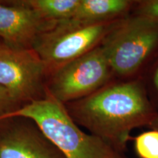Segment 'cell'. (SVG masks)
<instances>
[{"instance_id":"cell-1","label":"cell","mask_w":158,"mask_h":158,"mask_svg":"<svg viewBox=\"0 0 158 158\" xmlns=\"http://www.w3.org/2000/svg\"><path fill=\"white\" fill-rule=\"evenodd\" d=\"M64 106L78 126L125 152L132 130L149 127L157 114L141 78L114 80Z\"/></svg>"},{"instance_id":"cell-2","label":"cell","mask_w":158,"mask_h":158,"mask_svg":"<svg viewBox=\"0 0 158 158\" xmlns=\"http://www.w3.org/2000/svg\"><path fill=\"white\" fill-rule=\"evenodd\" d=\"M13 117L34 122L65 158H129L125 151L81 129L64 105L47 92L43 98L23 105L2 120Z\"/></svg>"},{"instance_id":"cell-3","label":"cell","mask_w":158,"mask_h":158,"mask_svg":"<svg viewBox=\"0 0 158 158\" xmlns=\"http://www.w3.org/2000/svg\"><path fill=\"white\" fill-rule=\"evenodd\" d=\"M100 45L115 80L141 78L158 54V22L131 13L118 21Z\"/></svg>"},{"instance_id":"cell-4","label":"cell","mask_w":158,"mask_h":158,"mask_svg":"<svg viewBox=\"0 0 158 158\" xmlns=\"http://www.w3.org/2000/svg\"><path fill=\"white\" fill-rule=\"evenodd\" d=\"M121 19L88 25L78 24L69 19L59 21L53 29L38 35L31 48L45 63L49 76L100 45Z\"/></svg>"},{"instance_id":"cell-5","label":"cell","mask_w":158,"mask_h":158,"mask_svg":"<svg viewBox=\"0 0 158 158\" xmlns=\"http://www.w3.org/2000/svg\"><path fill=\"white\" fill-rule=\"evenodd\" d=\"M115 80L101 45L49 74L46 92L64 105L81 100Z\"/></svg>"},{"instance_id":"cell-6","label":"cell","mask_w":158,"mask_h":158,"mask_svg":"<svg viewBox=\"0 0 158 158\" xmlns=\"http://www.w3.org/2000/svg\"><path fill=\"white\" fill-rule=\"evenodd\" d=\"M48 69L32 48L10 50L0 55V87L21 104L46 95Z\"/></svg>"},{"instance_id":"cell-7","label":"cell","mask_w":158,"mask_h":158,"mask_svg":"<svg viewBox=\"0 0 158 158\" xmlns=\"http://www.w3.org/2000/svg\"><path fill=\"white\" fill-rule=\"evenodd\" d=\"M0 158H65L31 119L0 121Z\"/></svg>"},{"instance_id":"cell-8","label":"cell","mask_w":158,"mask_h":158,"mask_svg":"<svg viewBox=\"0 0 158 158\" xmlns=\"http://www.w3.org/2000/svg\"><path fill=\"white\" fill-rule=\"evenodd\" d=\"M56 23L14 0L0 1V39L12 50L31 48L35 38Z\"/></svg>"},{"instance_id":"cell-9","label":"cell","mask_w":158,"mask_h":158,"mask_svg":"<svg viewBox=\"0 0 158 158\" xmlns=\"http://www.w3.org/2000/svg\"><path fill=\"white\" fill-rule=\"evenodd\" d=\"M134 0H80L70 21L88 25L121 19L131 14Z\"/></svg>"},{"instance_id":"cell-10","label":"cell","mask_w":158,"mask_h":158,"mask_svg":"<svg viewBox=\"0 0 158 158\" xmlns=\"http://www.w3.org/2000/svg\"><path fill=\"white\" fill-rule=\"evenodd\" d=\"M19 5L35 11L44 19L58 23L70 19L80 0H14Z\"/></svg>"},{"instance_id":"cell-11","label":"cell","mask_w":158,"mask_h":158,"mask_svg":"<svg viewBox=\"0 0 158 158\" xmlns=\"http://www.w3.org/2000/svg\"><path fill=\"white\" fill-rule=\"evenodd\" d=\"M134 149L139 158H158V130L149 131L135 136Z\"/></svg>"},{"instance_id":"cell-12","label":"cell","mask_w":158,"mask_h":158,"mask_svg":"<svg viewBox=\"0 0 158 158\" xmlns=\"http://www.w3.org/2000/svg\"><path fill=\"white\" fill-rule=\"evenodd\" d=\"M141 79L150 101L158 112V54L144 71Z\"/></svg>"},{"instance_id":"cell-13","label":"cell","mask_w":158,"mask_h":158,"mask_svg":"<svg viewBox=\"0 0 158 158\" xmlns=\"http://www.w3.org/2000/svg\"><path fill=\"white\" fill-rule=\"evenodd\" d=\"M131 13L158 22V0H135Z\"/></svg>"},{"instance_id":"cell-14","label":"cell","mask_w":158,"mask_h":158,"mask_svg":"<svg viewBox=\"0 0 158 158\" xmlns=\"http://www.w3.org/2000/svg\"><path fill=\"white\" fill-rule=\"evenodd\" d=\"M21 106L22 104L15 100L7 90L0 87V120Z\"/></svg>"},{"instance_id":"cell-15","label":"cell","mask_w":158,"mask_h":158,"mask_svg":"<svg viewBox=\"0 0 158 158\" xmlns=\"http://www.w3.org/2000/svg\"><path fill=\"white\" fill-rule=\"evenodd\" d=\"M149 127L151 128V129L158 130V112H157V115H156V116L155 117V118H154V119L152 120V122H151V124H149Z\"/></svg>"},{"instance_id":"cell-16","label":"cell","mask_w":158,"mask_h":158,"mask_svg":"<svg viewBox=\"0 0 158 158\" xmlns=\"http://www.w3.org/2000/svg\"><path fill=\"white\" fill-rule=\"evenodd\" d=\"M10 50V48L8 46H7L3 41H2L1 40H0V55L7 52V51H8Z\"/></svg>"}]
</instances>
